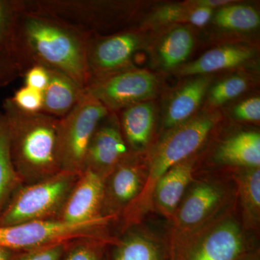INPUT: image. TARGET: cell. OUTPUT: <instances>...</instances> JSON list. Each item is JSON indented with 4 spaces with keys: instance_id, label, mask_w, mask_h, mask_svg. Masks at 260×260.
<instances>
[{
    "instance_id": "obj_29",
    "label": "cell",
    "mask_w": 260,
    "mask_h": 260,
    "mask_svg": "<svg viewBox=\"0 0 260 260\" xmlns=\"http://www.w3.org/2000/svg\"><path fill=\"white\" fill-rule=\"evenodd\" d=\"M68 242L58 243L34 250L23 251L14 260H62Z\"/></svg>"
},
{
    "instance_id": "obj_19",
    "label": "cell",
    "mask_w": 260,
    "mask_h": 260,
    "mask_svg": "<svg viewBox=\"0 0 260 260\" xmlns=\"http://www.w3.org/2000/svg\"><path fill=\"white\" fill-rule=\"evenodd\" d=\"M210 80L205 77L191 80L176 93L168 106L164 125L169 129L186 122L203 101Z\"/></svg>"
},
{
    "instance_id": "obj_16",
    "label": "cell",
    "mask_w": 260,
    "mask_h": 260,
    "mask_svg": "<svg viewBox=\"0 0 260 260\" xmlns=\"http://www.w3.org/2000/svg\"><path fill=\"white\" fill-rule=\"evenodd\" d=\"M109 244L107 260H169L166 246L130 228Z\"/></svg>"
},
{
    "instance_id": "obj_3",
    "label": "cell",
    "mask_w": 260,
    "mask_h": 260,
    "mask_svg": "<svg viewBox=\"0 0 260 260\" xmlns=\"http://www.w3.org/2000/svg\"><path fill=\"white\" fill-rule=\"evenodd\" d=\"M80 174L61 171L37 182L23 184L0 213V226L58 220Z\"/></svg>"
},
{
    "instance_id": "obj_35",
    "label": "cell",
    "mask_w": 260,
    "mask_h": 260,
    "mask_svg": "<svg viewBox=\"0 0 260 260\" xmlns=\"http://www.w3.org/2000/svg\"><path fill=\"white\" fill-rule=\"evenodd\" d=\"M237 260H259L256 254H253L251 253H246L245 254L241 256Z\"/></svg>"
},
{
    "instance_id": "obj_30",
    "label": "cell",
    "mask_w": 260,
    "mask_h": 260,
    "mask_svg": "<svg viewBox=\"0 0 260 260\" xmlns=\"http://www.w3.org/2000/svg\"><path fill=\"white\" fill-rule=\"evenodd\" d=\"M22 78L25 85L44 93L50 80V73L46 67L34 64L24 73Z\"/></svg>"
},
{
    "instance_id": "obj_26",
    "label": "cell",
    "mask_w": 260,
    "mask_h": 260,
    "mask_svg": "<svg viewBox=\"0 0 260 260\" xmlns=\"http://www.w3.org/2000/svg\"><path fill=\"white\" fill-rule=\"evenodd\" d=\"M116 237H83L67 244L62 260H107L108 247Z\"/></svg>"
},
{
    "instance_id": "obj_23",
    "label": "cell",
    "mask_w": 260,
    "mask_h": 260,
    "mask_svg": "<svg viewBox=\"0 0 260 260\" xmlns=\"http://www.w3.org/2000/svg\"><path fill=\"white\" fill-rule=\"evenodd\" d=\"M194 46V37L189 29L177 27L167 32L158 46L159 62L165 69H172L187 59Z\"/></svg>"
},
{
    "instance_id": "obj_22",
    "label": "cell",
    "mask_w": 260,
    "mask_h": 260,
    "mask_svg": "<svg viewBox=\"0 0 260 260\" xmlns=\"http://www.w3.org/2000/svg\"><path fill=\"white\" fill-rule=\"evenodd\" d=\"M23 184L12 160L8 122L3 112H0V213Z\"/></svg>"
},
{
    "instance_id": "obj_1",
    "label": "cell",
    "mask_w": 260,
    "mask_h": 260,
    "mask_svg": "<svg viewBox=\"0 0 260 260\" xmlns=\"http://www.w3.org/2000/svg\"><path fill=\"white\" fill-rule=\"evenodd\" d=\"M88 37L60 20L30 8L24 0L17 35L21 77L32 65H43L69 77L84 90L89 83L86 65Z\"/></svg>"
},
{
    "instance_id": "obj_12",
    "label": "cell",
    "mask_w": 260,
    "mask_h": 260,
    "mask_svg": "<svg viewBox=\"0 0 260 260\" xmlns=\"http://www.w3.org/2000/svg\"><path fill=\"white\" fill-rule=\"evenodd\" d=\"M224 196L223 188L214 183H199L191 188L181 202L172 220L174 234L169 241L177 235L179 237L166 247L174 244L181 235L200 227L208 218L213 217L219 207L223 205Z\"/></svg>"
},
{
    "instance_id": "obj_17",
    "label": "cell",
    "mask_w": 260,
    "mask_h": 260,
    "mask_svg": "<svg viewBox=\"0 0 260 260\" xmlns=\"http://www.w3.org/2000/svg\"><path fill=\"white\" fill-rule=\"evenodd\" d=\"M49 70L50 80L43 93L42 112L61 119L82 100L83 90L67 75L55 70Z\"/></svg>"
},
{
    "instance_id": "obj_25",
    "label": "cell",
    "mask_w": 260,
    "mask_h": 260,
    "mask_svg": "<svg viewBox=\"0 0 260 260\" xmlns=\"http://www.w3.org/2000/svg\"><path fill=\"white\" fill-rule=\"evenodd\" d=\"M236 180L246 219L251 223H259L260 215L259 168L249 169L237 176Z\"/></svg>"
},
{
    "instance_id": "obj_15",
    "label": "cell",
    "mask_w": 260,
    "mask_h": 260,
    "mask_svg": "<svg viewBox=\"0 0 260 260\" xmlns=\"http://www.w3.org/2000/svg\"><path fill=\"white\" fill-rule=\"evenodd\" d=\"M192 157L173 167L158 181L153 194V207L168 220H172L186 189L193 179Z\"/></svg>"
},
{
    "instance_id": "obj_18",
    "label": "cell",
    "mask_w": 260,
    "mask_h": 260,
    "mask_svg": "<svg viewBox=\"0 0 260 260\" xmlns=\"http://www.w3.org/2000/svg\"><path fill=\"white\" fill-rule=\"evenodd\" d=\"M121 111L119 125L130 153L143 150L150 140L153 127V107L142 102Z\"/></svg>"
},
{
    "instance_id": "obj_5",
    "label": "cell",
    "mask_w": 260,
    "mask_h": 260,
    "mask_svg": "<svg viewBox=\"0 0 260 260\" xmlns=\"http://www.w3.org/2000/svg\"><path fill=\"white\" fill-rule=\"evenodd\" d=\"M114 223L107 217L81 223L47 220L0 226V246L28 251L76 238L110 237L109 228Z\"/></svg>"
},
{
    "instance_id": "obj_8",
    "label": "cell",
    "mask_w": 260,
    "mask_h": 260,
    "mask_svg": "<svg viewBox=\"0 0 260 260\" xmlns=\"http://www.w3.org/2000/svg\"><path fill=\"white\" fill-rule=\"evenodd\" d=\"M247 253L239 224L229 220L200 237H191L168 252L169 260H237Z\"/></svg>"
},
{
    "instance_id": "obj_11",
    "label": "cell",
    "mask_w": 260,
    "mask_h": 260,
    "mask_svg": "<svg viewBox=\"0 0 260 260\" xmlns=\"http://www.w3.org/2000/svg\"><path fill=\"white\" fill-rule=\"evenodd\" d=\"M145 173L137 161L134 154H130L109 173L104 179L102 215L119 220L144 185Z\"/></svg>"
},
{
    "instance_id": "obj_31",
    "label": "cell",
    "mask_w": 260,
    "mask_h": 260,
    "mask_svg": "<svg viewBox=\"0 0 260 260\" xmlns=\"http://www.w3.org/2000/svg\"><path fill=\"white\" fill-rule=\"evenodd\" d=\"M234 114L239 120L257 121L260 119V99L259 97L251 98L238 104L234 110Z\"/></svg>"
},
{
    "instance_id": "obj_2",
    "label": "cell",
    "mask_w": 260,
    "mask_h": 260,
    "mask_svg": "<svg viewBox=\"0 0 260 260\" xmlns=\"http://www.w3.org/2000/svg\"><path fill=\"white\" fill-rule=\"evenodd\" d=\"M3 108L9 129L12 160L23 184L37 182L61 172L60 119L44 112H23L10 98L3 102Z\"/></svg>"
},
{
    "instance_id": "obj_33",
    "label": "cell",
    "mask_w": 260,
    "mask_h": 260,
    "mask_svg": "<svg viewBox=\"0 0 260 260\" xmlns=\"http://www.w3.org/2000/svg\"><path fill=\"white\" fill-rule=\"evenodd\" d=\"M232 3L234 2L228 1V0H200V1L190 2L189 4L194 6L205 7L213 10L214 8H223L224 6L230 5Z\"/></svg>"
},
{
    "instance_id": "obj_21",
    "label": "cell",
    "mask_w": 260,
    "mask_h": 260,
    "mask_svg": "<svg viewBox=\"0 0 260 260\" xmlns=\"http://www.w3.org/2000/svg\"><path fill=\"white\" fill-rule=\"evenodd\" d=\"M220 161L248 169L259 168L260 135L256 132L239 133L224 142L219 148Z\"/></svg>"
},
{
    "instance_id": "obj_4",
    "label": "cell",
    "mask_w": 260,
    "mask_h": 260,
    "mask_svg": "<svg viewBox=\"0 0 260 260\" xmlns=\"http://www.w3.org/2000/svg\"><path fill=\"white\" fill-rule=\"evenodd\" d=\"M30 8L50 15L88 36H109L129 19L133 7L126 2L93 0H26ZM123 31V30H122Z\"/></svg>"
},
{
    "instance_id": "obj_34",
    "label": "cell",
    "mask_w": 260,
    "mask_h": 260,
    "mask_svg": "<svg viewBox=\"0 0 260 260\" xmlns=\"http://www.w3.org/2000/svg\"><path fill=\"white\" fill-rule=\"evenodd\" d=\"M23 251L0 246V260H14Z\"/></svg>"
},
{
    "instance_id": "obj_7",
    "label": "cell",
    "mask_w": 260,
    "mask_h": 260,
    "mask_svg": "<svg viewBox=\"0 0 260 260\" xmlns=\"http://www.w3.org/2000/svg\"><path fill=\"white\" fill-rule=\"evenodd\" d=\"M158 86L156 78L146 70H123L90 82L83 96L100 102L109 112L123 110L153 97Z\"/></svg>"
},
{
    "instance_id": "obj_10",
    "label": "cell",
    "mask_w": 260,
    "mask_h": 260,
    "mask_svg": "<svg viewBox=\"0 0 260 260\" xmlns=\"http://www.w3.org/2000/svg\"><path fill=\"white\" fill-rule=\"evenodd\" d=\"M132 154L119 125V118L109 112L99 123L89 143L83 171L89 169L105 178Z\"/></svg>"
},
{
    "instance_id": "obj_36",
    "label": "cell",
    "mask_w": 260,
    "mask_h": 260,
    "mask_svg": "<svg viewBox=\"0 0 260 260\" xmlns=\"http://www.w3.org/2000/svg\"><path fill=\"white\" fill-rule=\"evenodd\" d=\"M1 80H2V75H1V72H0V84H1Z\"/></svg>"
},
{
    "instance_id": "obj_14",
    "label": "cell",
    "mask_w": 260,
    "mask_h": 260,
    "mask_svg": "<svg viewBox=\"0 0 260 260\" xmlns=\"http://www.w3.org/2000/svg\"><path fill=\"white\" fill-rule=\"evenodd\" d=\"M24 0H0V86L21 77L17 52L19 18Z\"/></svg>"
},
{
    "instance_id": "obj_13",
    "label": "cell",
    "mask_w": 260,
    "mask_h": 260,
    "mask_svg": "<svg viewBox=\"0 0 260 260\" xmlns=\"http://www.w3.org/2000/svg\"><path fill=\"white\" fill-rule=\"evenodd\" d=\"M104 179L100 174L85 169L70 191L58 220L81 223L103 218Z\"/></svg>"
},
{
    "instance_id": "obj_28",
    "label": "cell",
    "mask_w": 260,
    "mask_h": 260,
    "mask_svg": "<svg viewBox=\"0 0 260 260\" xmlns=\"http://www.w3.org/2000/svg\"><path fill=\"white\" fill-rule=\"evenodd\" d=\"M12 102L20 110L28 113H39L43 112L44 96L43 93L24 85L15 92L13 97H10Z\"/></svg>"
},
{
    "instance_id": "obj_24",
    "label": "cell",
    "mask_w": 260,
    "mask_h": 260,
    "mask_svg": "<svg viewBox=\"0 0 260 260\" xmlns=\"http://www.w3.org/2000/svg\"><path fill=\"white\" fill-rule=\"evenodd\" d=\"M213 20L220 28L236 31L254 30L260 23L256 10L244 5H228L219 8Z\"/></svg>"
},
{
    "instance_id": "obj_20",
    "label": "cell",
    "mask_w": 260,
    "mask_h": 260,
    "mask_svg": "<svg viewBox=\"0 0 260 260\" xmlns=\"http://www.w3.org/2000/svg\"><path fill=\"white\" fill-rule=\"evenodd\" d=\"M248 48L226 46L207 51L199 59L186 64L181 69L183 75L208 74L240 66L252 56Z\"/></svg>"
},
{
    "instance_id": "obj_27",
    "label": "cell",
    "mask_w": 260,
    "mask_h": 260,
    "mask_svg": "<svg viewBox=\"0 0 260 260\" xmlns=\"http://www.w3.org/2000/svg\"><path fill=\"white\" fill-rule=\"evenodd\" d=\"M248 87L246 78L233 76L220 81L212 88L210 93V102L213 105H221L244 93Z\"/></svg>"
},
{
    "instance_id": "obj_9",
    "label": "cell",
    "mask_w": 260,
    "mask_h": 260,
    "mask_svg": "<svg viewBox=\"0 0 260 260\" xmlns=\"http://www.w3.org/2000/svg\"><path fill=\"white\" fill-rule=\"evenodd\" d=\"M142 46L141 36L131 29L112 35L89 36L86 49L89 83L132 68V59Z\"/></svg>"
},
{
    "instance_id": "obj_6",
    "label": "cell",
    "mask_w": 260,
    "mask_h": 260,
    "mask_svg": "<svg viewBox=\"0 0 260 260\" xmlns=\"http://www.w3.org/2000/svg\"><path fill=\"white\" fill-rule=\"evenodd\" d=\"M109 114L100 102L83 96L59 126V158L61 171L80 174L89 143L100 121Z\"/></svg>"
},
{
    "instance_id": "obj_32",
    "label": "cell",
    "mask_w": 260,
    "mask_h": 260,
    "mask_svg": "<svg viewBox=\"0 0 260 260\" xmlns=\"http://www.w3.org/2000/svg\"><path fill=\"white\" fill-rule=\"evenodd\" d=\"M213 10L205 7L194 6L191 8L188 17V22L193 25L203 27L207 25L213 16Z\"/></svg>"
}]
</instances>
